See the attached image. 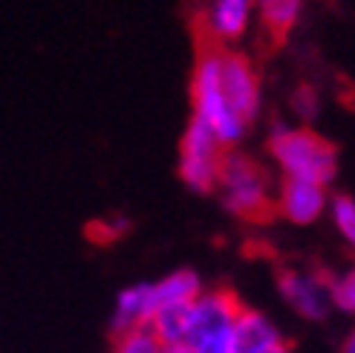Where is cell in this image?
Listing matches in <instances>:
<instances>
[{
	"instance_id": "5",
	"label": "cell",
	"mask_w": 355,
	"mask_h": 353,
	"mask_svg": "<svg viewBox=\"0 0 355 353\" xmlns=\"http://www.w3.org/2000/svg\"><path fill=\"white\" fill-rule=\"evenodd\" d=\"M225 148L200 119H191L180 142V180L193 194H214Z\"/></svg>"
},
{
	"instance_id": "16",
	"label": "cell",
	"mask_w": 355,
	"mask_h": 353,
	"mask_svg": "<svg viewBox=\"0 0 355 353\" xmlns=\"http://www.w3.org/2000/svg\"><path fill=\"white\" fill-rule=\"evenodd\" d=\"M113 353H165V345L159 342L148 327H139V330L116 336Z\"/></svg>"
},
{
	"instance_id": "9",
	"label": "cell",
	"mask_w": 355,
	"mask_h": 353,
	"mask_svg": "<svg viewBox=\"0 0 355 353\" xmlns=\"http://www.w3.org/2000/svg\"><path fill=\"white\" fill-rule=\"evenodd\" d=\"M232 342L237 353H269L280 345H286L280 327L269 319L266 313L240 304L234 315V327H232Z\"/></svg>"
},
{
	"instance_id": "7",
	"label": "cell",
	"mask_w": 355,
	"mask_h": 353,
	"mask_svg": "<svg viewBox=\"0 0 355 353\" xmlns=\"http://www.w3.org/2000/svg\"><path fill=\"white\" fill-rule=\"evenodd\" d=\"M277 290L297 315L306 322H324L329 315V295H327V272H309V270H280Z\"/></svg>"
},
{
	"instance_id": "8",
	"label": "cell",
	"mask_w": 355,
	"mask_h": 353,
	"mask_svg": "<svg viewBox=\"0 0 355 353\" xmlns=\"http://www.w3.org/2000/svg\"><path fill=\"white\" fill-rule=\"evenodd\" d=\"M327 188L315 186V183H304V180H283L280 194L275 200V208L283 217L295 226H309L315 220H321V215L327 211Z\"/></svg>"
},
{
	"instance_id": "17",
	"label": "cell",
	"mask_w": 355,
	"mask_h": 353,
	"mask_svg": "<svg viewBox=\"0 0 355 353\" xmlns=\"http://www.w3.org/2000/svg\"><path fill=\"white\" fill-rule=\"evenodd\" d=\"M292 110L304 122H312L318 113H321V96H318L315 87H309V84L297 87V90L292 93Z\"/></svg>"
},
{
	"instance_id": "20",
	"label": "cell",
	"mask_w": 355,
	"mask_h": 353,
	"mask_svg": "<svg viewBox=\"0 0 355 353\" xmlns=\"http://www.w3.org/2000/svg\"><path fill=\"white\" fill-rule=\"evenodd\" d=\"M269 353H292V350H289V345H280V347H275V350H269Z\"/></svg>"
},
{
	"instance_id": "12",
	"label": "cell",
	"mask_w": 355,
	"mask_h": 353,
	"mask_svg": "<svg viewBox=\"0 0 355 353\" xmlns=\"http://www.w3.org/2000/svg\"><path fill=\"white\" fill-rule=\"evenodd\" d=\"M202 290H205L202 278L193 270H188V267L173 270V272H168L165 278H159V281H150V293H153L156 310L168 307V304H191Z\"/></svg>"
},
{
	"instance_id": "15",
	"label": "cell",
	"mask_w": 355,
	"mask_h": 353,
	"mask_svg": "<svg viewBox=\"0 0 355 353\" xmlns=\"http://www.w3.org/2000/svg\"><path fill=\"white\" fill-rule=\"evenodd\" d=\"M327 206H329V217L335 229H338L347 243H352L355 240V200L349 194H332V200Z\"/></svg>"
},
{
	"instance_id": "3",
	"label": "cell",
	"mask_w": 355,
	"mask_h": 353,
	"mask_svg": "<svg viewBox=\"0 0 355 353\" xmlns=\"http://www.w3.org/2000/svg\"><path fill=\"white\" fill-rule=\"evenodd\" d=\"M214 191L220 194L223 208L240 220H252V223L266 220L275 208L266 171L252 160V156L237 154V151L223 154Z\"/></svg>"
},
{
	"instance_id": "14",
	"label": "cell",
	"mask_w": 355,
	"mask_h": 353,
	"mask_svg": "<svg viewBox=\"0 0 355 353\" xmlns=\"http://www.w3.org/2000/svg\"><path fill=\"white\" fill-rule=\"evenodd\" d=\"M327 295H329V307L352 315L355 313V272H335L327 275Z\"/></svg>"
},
{
	"instance_id": "1",
	"label": "cell",
	"mask_w": 355,
	"mask_h": 353,
	"mask_svg": "<svg viewBox=\"0 0 355 353\" xmlns=\"http://www.w3.org/2000/svg\"><path fill=\"white\" fill-rule=\"evenodd\" d=\"M269 154L286 180L332 186L338 176V148L309 128H292L275 122L269 131Z\"/></svg>"
},
{
	"instance_id": "19",
	"label": "cell",
	"mask_w": 355,
	"mask_h": 353,
	"mask_svg": "<svg viewBox=\"0 0 355 353\" xmlns=\"http://www.w3.org/2000/svg\"><path fill=\"white\" fill-rule=\"evenodd\" d=\"M165 353H191L185 345H173V347H165Z\"/></svg>"
},
{
	"instance_id": "4",
	"label": "cell",
	"mask_w": 355,
	"mask_h": 353,
	"mask_svg": "<svg viewBox=\"0 0 355 353\" xmlns=\"http://www.w3.org/2000/svg\"><path fill=\"white\" fill-rule=\"evenodd\" d=\"M240 304V298L225 287L202 290L188 310L185 347L191 353H237L232 342V327Z\"/></svg>"
},
{
	"instance_id": "13",
	"label": "cell",
	"mask_w": 355,
	"mask_h": 353,
	"mask_svg": "<svg viewBox=\"0 0 355 353\" xmlns=\"http://www.w3.org/2000/svg\"><path fill=\"white\" fill-rule=\"evenodd\" d=\"M254 6L260 9L266 29L275 35V41H280V38H286L295 29V24L300 21L304 0H254Z\"/></svg>"
},
{
	"instance_id": "10",
	"label": "cell",
	"mask_w": 355,
	"mask_h": 353,
	"mask_svg": "<svg viewBox=\"0 0 355 353\" xmlns=\"http://www.w3.org/2000/svg\"><path fill=\"white\" fill-rule=\"evenodd\" d=\"M153 313H156V304H153L150 281L124 287L116 295V310H113V322H110L113 336H121V333H130V330H139V327H148Z\"/></svg>"
},
{
	"instance_id": "2",
	"label": "cell",
	"mask_w": 355,
	"mask_h": 353,
	"mask_svg": "<svg viewBox=\"0 0 355 353\" xmlns=\"http://www.w3.org/2000/svg\"><path fill=\"white\" fill-rule=\"evenodd\" d=\"M220 61H223V49L217 44H208L200 49L197 67H193V79H191V108L193 116L200 119L211 133L217 136V142L232 151L237 142H243L248 125L232 113L228 101L223 96V84H220Z\"/></svg>"
},
{
	"instance_id": "11",
	"label": "cell",
	"mask_w": 355,
	"mask_h": 353,
	"mask_svg": "<svg viewBox=\"0 0 355 353\" xmlns=\"http://www.w3.org/2000/svg\"><path fill=\"white\" fill-rule=\"evenodd\" d=\"M254 0H214L208 9V32L214 44L240 41L252 24Z\"/></svg>"
},
{
	"instance_id": "18",
	"label": "cell",
	"mask_w": 355,
	"mask_h": 353,
	"mask_svg": "<svg viewBox=\"0 0 355 353\" xmlns=\"http://www.w3.org/2000/svg\"><path fill=\"white\" fill-rule=\"evenodd\" d=\"M341 353H355V336H349V339L341 345Z\"/></svg>"
},
{
	"instance_id": "6",
	"label": "cell",
	"mask_w": 355,
	"mask_h": 353,
	"mask_svg": "<svg viewBox=\"0 0 355 353\" xmlns=\"http://www.w3.org/2000/svg\"><path fill=\"white\" fill-rule=\"evenodd\" d=\"M220 84H223V96L228 101L232 113L252 128V122L260 113L263 93H260V76L252 67L245 56L240 52H228L223 49V61H220Z\"/></svg>"
}]
</instances>
